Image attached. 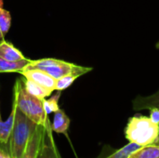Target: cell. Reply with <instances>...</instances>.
Instances as JSON below:
<instances>
[{
	"label": "cell",
	"instance_id": "6da1fadb",
	"mask_svg": "<svg viewBox=\"0 0 159 158\" xmlns=\"http://www.w3.org/2000/svg\"><path fill=\"white\" fill-rule=\"evenodd\" d=\"M14 98L17 107L29 119L37 125L47 127L50 124L48 115L44 109V100L30 94L24 86V80L17 79L14 87Z\"/></svg>",
	"mask_w": 159,
	"mask_h": 158
},
{
	"label": "cell",
	"instance_id": "7a4b0ae2",
	"mask_svg": "<svg viewBox=\"0 0 159 158\" xmlns=\"http://www.w3.org/2000/svg\"><path fill=\"white\" fill-rule=\"evenodd\" d=\"M37 126L20 111L16 105L13 127L8 142V155L10 158H21Z\"/></svg>",
	"mask_w": 159,
	"mask_h": 158
},
{
	"label": "cell",
	"instance_id": "3957f363",
	"mask_svg": "<svg viewBox=\"0 0 159 158\" xmlns=\"http://www.w3.org/2000/svg\"><path fill=\"white\" fill-rule=\"evenodd\" d=\"M125 136L129 142L147 146L159 142V125L149 116L136 115L130 117L125 129Z\"/></svg>",
	"mask_w": 159,
	"mask_h": 158
},
{
	"label": "cell",
	"instance_id": "277c9868",
	"mask_svg": "<svg viewBox=\"0 0 159 158\" xmlns=\"http://www.w3.org/2000/svg\"><path fill=\"white\" fill-rule=\"evenodd\" d=\"M26 67L40 69L45 73L48 74L56 80L67 74H74L81 76L92 71L91 67H84V66L76 65L72 62H68L62 60H58L53 58H45V59L34 60V61L32 60L31 62Z\"/></svg>",
	"mask_w": 159,
	"mask_h": 158
},
{
	"label": "cell",
	"instance_id": "5b68a950",
	"mask_svg": "<svg viewBox=\"0 0 159 158\" xmlns=\"http://www.w3.org/2000/svg\"><path fill=\"white\" fill-rule=\"evenodd\" d=\"M20 74L23 75L25 79L33 81L52 92L55 90L56 79L40 69L25 67Z\"/></svg>",
	"mask_w": 159,
	"mask_h": 158
},
{
	"label": "cell",
	"instance_id": "8992f818",
	"mask_svg": "<svg viewBox=\"0 0 159 158\" xmlns=\"http://www.w3.org/2000/svg\"><path fill=\"white\" fill-rule=\"evenodd\" d=\"M45 133L37 158H61L52 136L51 124L45 127Z\"/></svg>",
	"mask_w": 159,
	"mask_h": 158
},
{
	"label": "cell",
	"instance_id": "52a82bcc",
	"mask_svg": "<svg viewBox=\"0 0 159 158\" xmlns=\"http://www.w3.org/2000/svg\"><path fill=\"white\" fill-rule=\"evenodd\" d=\"M45 129H46L44 126H40V125L37 126L35 131L34 132L33 136L31 137L27 144V147L21 158H37L41 144H42Z\"/></svg>",
	"mask_w": 159,
	"mask_h": 158
},
{
	"label": "cell",
	"instance_id": "ba28073f",
	"mask_svg": "<svg viewBox=\"0 0 159 158\" xmlns=\"http://www.w3.org/2000/svg\"><path fill=\"white\" fill-rule=\"evenodd\" d=\"M15 110H16V104L13 102L11 113H10L8 118L7 119V121H3V119L1 117V114H0V149L4 150L5 152H7L6 146L8 144L12 127H13V122H14V117H15Z\"/></svg>",
	"mask_w": 159,
	"mask_h": 158
},
{
	"label": "cell",
	"instance_id": "9c48e42d",
	"mask_svg": "<svg viewBox=\"0 0 159 158\" xmlns=\"http://www.w3.org/2000/svg\"><path fill=\"white\" fill-rule=\"evenodd\" d=\"M132 108L134 111L159 108V89L149 96H137L132 101Z\"/></svg>",
	"mask_w": 159,
	"mask_h": 158
},
{
	"label": "cell",
	"instance_id": "30bf717a",
	"mask_svg": "<svg viewBox=\"0 0 159 158\" xmlns=\"http://www.w3.org/2000/svg\"><path fill=\"white\" fill-rule=\"evenodd\" d=\"M71 120L65 112L61 109H59L54 113L53 122L51 124L52 131L58 134H64L67 135V131L70 127Z\"/></svg>",
	"mask_w": 159,
	"mask_h": 158
},
{
	"label": "cell",
	"instance_id": "8fae6325",
	"mask_svg": "<svg viewBox=\"0 0 159 158\" xmlns=\"http://www.w3.org/2000/svg\"><path fill=\"white\" fill-rule=\"evenodd\" d=\"M0 57L12 61H21L26 59L18 48H16L12 44H10L6 40L0 42Z\"/></svg>",
	"mask_w": 159,
	"mask_h": 158
},
{
	"label": "cell",
	"instance_id": "7c38bea8",
	"mask_svg": "<svg viewBox=\"0 0 159 158\" xmlns=\"http://www.w3.org/2000/svg\"><path fill=\"white\" fill-rule=\"evenodd\" d=\"M32 60L25 59L21 61H7L2 57H0V73H20L30 62Z\"/></svg>",
	"mask_w": 159,
	"mask_h": 158
},
{
	"label": "cell",
	"instance_id": "4fadbf2b",
	"mask_svg": "<svg viewBox=\"0 0 159 158\" xmlns=\"http://www.w3.org/2000/svg\"><path fill=\"white\" fill-rule=\"evenodd\" d=\"M129 158H159V142L143 146L132 153Z\"/></svg>",
	"mask_w": 159,
	"mask_h": 158
},
{
	"label": "cell",
	"instance_id": "5bb4252c",
	"mask_svg": "<svg viewBox=\"0 0 159 158\" xmlns=\"http://www.w3.org/2000/svg\"><path fill=\"white\" fill-rule=\"evenodd\" d=\"M24 86H25V88L26 90L32 94L33 96H35L39 99H42V100H45L47 99L48 97H49L52 93V91L45 88L44 87L33 82V81H30V80H27L24 78Z\"/></svg>",
	"mask_w": 159,
	"mask_h": 158
},
{
	"label": "cell",
	"instance_id": "9a60e30c",
	"mask_svg": "<svg viewBox=\"0 0 159 158\" xmlns=\"http://www.w3.org/2000/svg\"><path fill=\"white\" fill-rule=\"evenodd\" d=\"M143 146H141L139 144L129 142L127 145L123 146L119 150L114 152L113 154H111V155H109V156H107L103 158H129L132 153H134L135 151H137L138 149H140Z\"/></svg>",
	"mask_w": 159,
	"mask_h": 158
},
{
	"label": "cell",
	"instance_id": "2e32d148",
	"mask_svg": "<svg viewBox=\"0 0 159 158\" xmlns=\"http://www.w3.org/2000/svg\"><path fill=\"white\" fill-rule=\"evenodd\" d=\"M61 92L57 90V93L52 95L50 98L48 99H45L44 100V109L46 114L48 115L51 113H55L56 111H58L60 109L59 107V100L61 97Z\"/></svg>",
	"mask_w": 159,
	"mask_h": 158
},
{
	"label": "cell",
	"instance_id": "e0dca14e",
	"mask_svg": "<svg viewBox=\"0 0 159 158\" xmlns=\"http://www.w3.org/2000/svg\"><path fill=\"white\" fill-rule=\"evenodd\" d=\"M11 25V16L9 11L6 10L3 7V1L0 0V30L6 34L10 28Z\"/></svg>",
	"mask_w": 159,
	"mask_h": 158
},
{
	"label": "cell",
	"instance_id": "ac0fdd59",
	"mask_svg": "<svg viewBox=\"0 0 159 158\" xmlns=\"http://www.w3.org/2000/svg\"><path fill=\"white\" fill-rule=\"evenodd\" d=\"M78 77H80V76L77 75V74H67V75H64V76L57 79L56 80V88H55V90L62 91V90L68 88Z\"/></svg>",
	"mask_w": 159,
	"mask_h": 158
},
{
	"label": "cell",
	"instance_id": "d6986e66",
	"mask_svg": "<svg viewBox=\"0 0 159 158\" xmlns=\"http://www.w3.org/2000/svg\"><path fill=\"white\" fill-rule=\"evenodd\" d=\"M150 115L149 117L151 118V120L159 125V108H151L150 110Z\"/></svg>",
	"mask_w": 159,
	"mask_h": 158
},
{
	"label": "cell",
	"instance_id": "ffe728a7",
	"mask_svg": "<svg viewBox=\"0 0 159 158\" xmlns=\"http://www.w3.org/2000/svg\"><path fill=\"white\" fill-rule=\"evenodd\" d=\"M0 158H10V156H9V155L7 152H5L4 150L0 149Z\"/></svg>",
	"mask_w": 159,
	"mask_h": 158
},
{
	"label": "cell",
	"instance_id": "44dd1931",
	"mask_svg": "<svg viewBox=\"0 0 159 158\" xmlns=\"http://www.w3.org/2000/svg\"><path fill=\"white\" fill-rule=\"evenodd\" d=\"M4 36H5V34L1 32V30H0V42H2L3 40H5L4 39Z\"/></svg>",
	"mask_w": 159,
	"mask_h": 158
},
{
	"label": "cell",
	"instance_id": "7402d4cb",
	"mask_svg": "<svg viewBox=\"0 0 159 158\" xmlns=\"http://www.w3.org/2000/svg\"><path fill=\"white\" fill-rule=\"evenodd\" d=\"M157 49H159V41L157 42Z\"/></svg>",
	"mask_w": 159,
	"mask_h": 158
}]
</instances>
